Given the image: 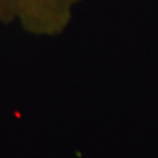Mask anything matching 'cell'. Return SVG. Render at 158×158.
Instances as JSON below:
<instances>
[{"label": "cell", "mask_w": 158, "mask_h": 158, "mask_svg": "<svg viewBox=\"0 0 158 158\" xmlns=\"http://www.w3.org/2000/svg\"><path fill=\"white\" fill-rule=\"evenodd\" d=\"M83 0H0V23L42 36L61 28Z\"/></svg>", "instance_id": "1"}]
</instances>
